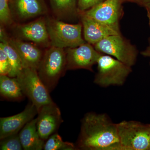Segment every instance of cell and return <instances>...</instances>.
Here are the masks:
<instances>
[{"instance_id": "cell-1", "label": "cell", "mask_w": 150, "mask_h": 150, "mask_svg": "<svg viewBox=\"0 0 150 150\" xmlns=\"http://www.w3.org/2000/svg\"><path fill=\"white\" fill-rule=\"evenodd\" d=\"M81 123L77 150H121L117 123L107 114L88 112Z\"/></svg>"}, {"instance_id": "cell-2", "label": "cell", "mask_w": 150, "mask_h": 150, "mask_svg": "<svg viewBox=\"0 0 150 150\" xmlns=\"http://www.w3.org/2000/svg\"><path fill=\"white\" fill-rule=\"evenodd\" d=\"M67 70L66 51L64 48L51 46L43 54L37 72L46 88L51 92Z\"/></svg>"}, {"instance_id": "cell-3", "label": "cell", "mask_w": 150, "mask_h": 150, "mask_svg": "<svg viewBox=\"0 0 150 150\" xmlns=\"http://www.w3.org/2000/svg\"><path fill=\"white\" fill-rule=\"evenodd\" d=\"M97 64L94 83L101 87L123 86L132 71V67L106 54H100Z\"/></svg>"}, {"instance_id": "cell-4", "label": "cell", "mask_w": 150, "mask_h": 150, "mask_svg": "<svg viewBox=\"0 0 150 150\" xmlns=\"http://www.w3.org/2000/svg\"><path fill=\"white\" fill-rule=\"evenodd\" d=\"M117 129L121 150H150V125L124 121Z\"/></svg>"}, {"instance_id": "cell-5", "label": "cell", "mask_w": 150, "mask_h": 150, "mask_svg": "<svg viewBox=\"0 0 150 150\" xmlns=\"http://www.w3.org/2000/svg\"><path fill=\"white\" fill-rule=\"evenodd\" d=\"M51 46L76 48L86 43L82 36V24H71L53 18L46 20Z\"/></svg>"}, {"instance_id": "cell-6", "label": "cell", "mask_w": 150, "mask_h": 150, "mask_svg": "<svg viewBox=\"0 0 150 150\" xmlns=\"http://www.w3.org/2000/svg\"><path fill=\"white\" fill-rule=\"evenodd\" d=\"M16 78L25 96L35 105L38 112L44 105L54 102L50 92L39 77L37 70L23 68Z\"/></svg>"}, {"instance_id": "cell-7", "label": "cell", "mask_w": 150, "mask_h": 150, "mask_svg": "<svg viewBox=\"0 0 150 150\" xmlns=\"http://www.w3.org/2000/svg\"><path fill=\"white\" fill-rule=\"evenodd\" d=\"M93 46L99 53L112 56L130 67L137 62V48L121 34L108 36Z\"/></svg>"}, {"instance_id": "cell-8", "label": "cell", "mask_w": 150, "mask_h": 150, "mask_svg": "<svg viewBox=\"0 0 150 150\" xmlns=\"http://www.w3.org/2000/svg\"><path fill=\"white\" fill-rule=\"evenodd\" d=\"M122 1L123 0H105L81 12L97 21L120 29L119 21L123 14Z\"/></svg>"}, {"instance_id": "cell-9", "label": "cell", "mask_w": 150, "mask_h": 150, "mask_svg": "<svg viewBox=\"0 0 150 150\" xmlns=\"http://www.w3.org/2000/svg\"><path fill=\"white\" fill-rule=\"evenodd\" d=\"M88 43L73 48H67V69H84L93 71V67L97 64L101 53Z\"/></svg>"}, {"instance_id": "cell-10", "label": "cell", "mask_w": 150, "mask_h": 150, "mask_svg": "<svg viewBox=\"0 0 150 150\" xmlns=\"http://www.w3.org/2000/svg\"><path fill=\"white\" fill-rule=\"evenodd\" d=\"M36 127L41 139L46 140L56 133L63 122L59 107L53 102L44 105L38 112Z\"/></svg>"}, {"instance_id": "cell-11", "label": "cell", "mask_w": 150, "mask_h": 150, "mask_svg": "<svg viewBox=\"0 0 150 150\" xmlns=\"http://www.w3.org/2000/svg\"><path fill=\"white\" fill-rule=\"evenodd\" d=\"M0 37L6 39L14 48L20 58L23 68L37 70L43 56L40 49L31 43L19 39L9 38L1 27L0 29Z\"/></svg>"}, {"instance_id": "cell-12", "label": "cell", "mask_w": 150, "mask_h": 150, "mask_svg": "<svg viewBox=\"0 0 150 150\" xmlns=\"http://www.w3.org/2000/svg\"><path fill=\"white\" fill-rule=\"evenodd\" d=\"M37 114V108L30 101L24 110L18 114L9 117L1 118L0 139L18 134V132L28 122L34 119Z\"/></svg>"}, {"instance_id": "cell-13", "label": "cell", "mask_w": 150, "mask_h": 150, "mask_svg": "<svg viewBox=\"0 0 150 150\" xmlns=\"http://www.w3.org/2000/svg\"><path fill=\"white\" fill-rule=\"evenodd\" d=\"M86 42L94 45L111 35L121 34L120 29L100 22L79 12Z\"/></svg>"}, {"instance_id": "cell-14", "label": "cell", "mask_w": 150, "mask_h": 150, "mask_svg": "<svg viewBox=\"0 0 150 150\" xmlns=\"http://www.w3.org/2000/svg\"><path fill=\"white\" fill-rule=\"evenodd\" d=\"M20 37L25 40L44 46H51L46 21L40 18L17 27Z\"/></svg>"}, {"instance_id": "cell-15", "label": "cell", "mask_w": 150, "mask_h": 150, "mask_svg": "<svg viewBox=\"0 0 150 150\" xmlns=\"http://www.w3.org/2000/svg\"><path fill=\"white\" fill-rule=\"evenodd\" d=\"M13 17L26 20L46 13L47 6L44 0H9Z\"/></svg>"}, {"instance_id": "cell-16", "label": "cell", "mask_w": 150, "mask_h": 150, "mask_svg": "<svg viewBox=\"0 0 150 150\" xmlns=\"http://www.w3.org/2000/svg\"><path fill=\"white\" fill-rule=\"evenodd\" d=\"M36 118L28 122L19 134L20 139L23 149L41 150L43 149L45 141L40 138L36 127Z\"/></svg>"}, {"instance_id": "cell-17", "label": "cell", "mask_w": 150, "mask_h": 150, "mask_svg": "<svg viewBox=\"0 0 150 150\" xmlns=\"http://www.w3.org/2000/svg\"><path fill=\"white\" fill-rule=\"evenodd\" d=\"M0 93L6 99L15 101L21 100L25 96L16 78L7 75L0 76Z\"/></svg>"}, {"instance_id": "cell-18", "label": "cell", "mask_w": 150, "mask_h": 150, "mask_svg": "<svg viewBox=\"0 0 150 150\" xmlns=\"http://www.w3.org/2000/svg\"><path fill=\"white\" fill-rule=\"evenodd\" d=\"M0 39V48L5 52L10 63L11 71L8 76L11 77H16L23 68L21 60L16 51L6 39Z\"/></svg>"}, {"instance_id": "cell-19", "label": "cell", "mask_w": 150, "mask_h": 150, "mask_svg": "<svg viewBox=\"0 0 150 150\" xmlns=\"http://www.w3.org/2000/svg\"><path fill=\"white\" fill-rule=\"evenodd\" d=\"M51 7L59 17L72 16L77 13L78 0H50Z\"/></svg>"}, {"instance_id": "cell-20", "label": "cell", "mask_w": 150, "mask_h": 150, "mask_svg": "<svg viewBox=\"0 0 150 150\" xmlns=\"http://www.w3.org/2000/svg\"><path fill=\"white\" fill-rule=\"evenodd\" d=\"M45 142L43 149L45 150H77L76 145L69 142H65L57 133L52 134Z\"/></svg>"}, {"instance_id": "cell-21", "label": "cell", "mask_w": 150, "mask_h": 150, "mask_svg": "<svg viewBox=\"0 0 150 150\" xmlns=\"http://www.w3.org/2000/svg\"><path fill=\"white\" fill-rule=\"evenodd\" d=\"M0 150H21L23 149L19 134L11 135L1 140Z\"/></svg>"}, {"instance_id": "cell-22", "label": "cell", "mask_w": 150, "mask_h": 150, "mask_svg": "<svg viewBox=\"0 0 150 150\" xmlns=\"http://www.w3.org/2000/svg\"><path fill=\"white\" fill-rule=\"evenodd\" d=\"M0 21L1 24L5 25H9L12 23L9 0H0Z\"/></svg>"}, {"instance_id": "cell-23", "label": "cell", "mask_w": 150, "mask_h": 150, "mask_svg": "<svg viewBox=\"0 0 150 150\" xmlns=\"http://www.w3.org/2000/svg\"><path fill=\"white\" fill-rule=\"evenodd\" d=\"M11 71L10 63L7 55L0 48V75L8 76Z\"/></svg>"}, {"instance_id": "cell-24", "label": "cell", "mask_w": 150, "mask_h": 150, "mask_svg": "<svg viewBox=\"0 0 150 150\" xmlns=\"http://www.w3.org/2000/svg\"><path fill=\"white\" fill-rule=\"evenodd\" d=\"M105 0H78V9L79 12L84 11L91 8Z\"/></svg>"}, {"instance_id": "cell-25", "label": "cell", "mask_w": 150, "mask_h": 150, "mask_svg": "<svg viewBox=\"0 0 150 150\" xmlns=\"http://www.w3.org/2000/svg\"><path fill=\"white\" fill-rule=\"evenodd\" d=\"M142 55L143 56H145V57H150V43L149 46H148L147 48H146V50L144 51H142L141 53Z\"/></svg>"}, {"instance_id": "cell-26", "label": "cell", "mask_w": 150, "mask_h": 150, "mask_svg": "<svg viewBox=\"0 0 150 150\" xmlns=\"http://www.w3.org/2000/svg\"><path fill=\"white\" fill-rule=\"evenodd\" d=\"M128 1L138 3L140 4H144L145 5H146V4L149 2L150 0H128Z\"/></svg>"}, {"instance_id": "cell-27", "label": "cell", "mask_w": 150, "mask_h": 150, "mask_svg": "<svg viewBox=\"0 0 150 150\" xmlns=\"http://www.w3.org/2000/svg\"><path fill=\"white\" fill-rule=\"evenodd\" d=\"M145 6H146V8L147 11V15L149 19V25H150V0L149 2L146 4Z\"/></svg>"}, {"instance_id": "cell-28", "label": "cell", "mask_w": 150, "mask_h": 150, "mask_svg": "<svg viewBox=\"0 0 150 150\" xmlns=\"http://www.w3.org/2000/svg\"></svg>"}]
</instances>
